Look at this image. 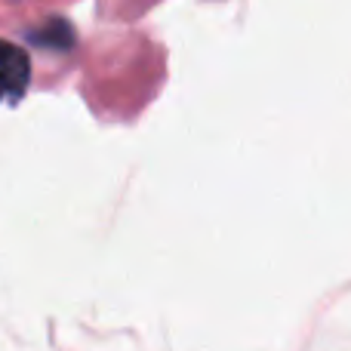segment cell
Instances as JSON below:
<instances>
[{
    "mask_svg": "<svg viewBox=\"0 0 351 351\" xmlns=\"http://www.w3.org/2000/svg\"><path fill=\"white\" fill-rule=\"evenodd\" d=\"M31 86V59L22 47L0 37V105H16Z\"/></svg>",
    "mask_w": 351,
    "mask_h": 351,
    "instance_id": "obj_1",
    "label": "cell"
}]
</instances>
